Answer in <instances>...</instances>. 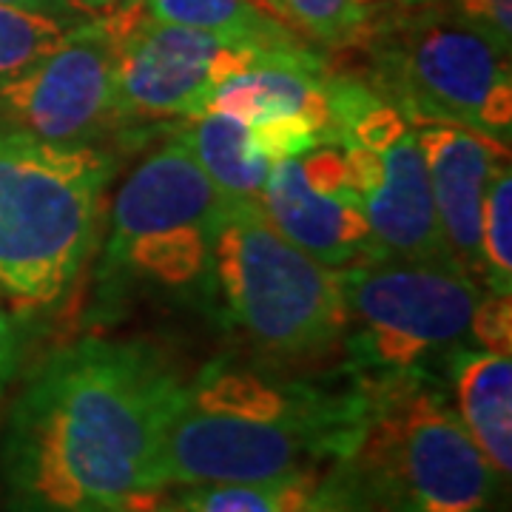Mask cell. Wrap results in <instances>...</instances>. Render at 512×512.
Instances as JSON below:
<instances>
[{
  "instance_id": "obj_13",
  "label": "cell",
  "mask_w": 512,
  "mask_h": 512,
  "mask_svg": "<svg viewBox=\"0 0 512 512\" xmlns=\"http://www.w3.org/2000/svg\"><path fill=\"white\" fill-rule=\"evenodd\" d=\"M205 111L234 117L242 126H254L279 114H302L319 128L322 143H333L328 74L322 60L305 46L285 49L254 69L225 80Z\"/></svg>"
},
{
  "instance_id": "obj_30",
  "label": "cell",
  "mask_w": 512,
  "mask_h": 512,
  "mask_svg": "<svg viewBox=\"0 0 512 512\" xmlns=\"http://www.w3.org/2000/svg\"><path fill=\"white\" fill-rule=\"evenodd\" d=\"M148 512H177V507H160V501H157V504H154Z\"/></svg>"
},
{
  "instance_id": "obj_22",
  "label": "cell",
  "mask_w": 512,
  "mask_h": 512,
  "mask_svg": "<svg viewBox=\"0 0 512 512\" xmlns=\"http://www.w3.org/2000/svg\"><path fill=\"white\" fill-rule=\"evenodd\" d=\"M470 339L481 350L512 356V296L510 293L481 291L473 316Z\"/></svg>"
},
{
  "instance_id": "obj_20",
  "label": "cell",
  "mask_w": 512,
  "mask_h": 512,
  "mask_svg": "<svg viewBox=\"0 0 512 512\" xmlns=\"http://www.w3.org/2000/svg\"><path fill=\"white\" fill-rule=\"evenodd\" d=\"M279 23L296 26L325 46L362 43L370 29V12L356 0H259Z\"/></svg>"
},
{
  "instance_id": "obj_27",
  "label": "cell",
  "mask_w": 512,
  "mask_h": 512,
  "mask_svg": "<svg viewBox=\"0 0 512 512\" xmlns=\"http://www.w3.org/2000/svg\"><path fill=\"white\" fill-rule=\"evenodd\" d=\"M92 18L106 20V23H123L143 12V0H77Z\"/></svg>"
},
{
  "instance_id": "obj_16",
  "label": "cell",
  "mask_w": 512,
  "mask_h": 512,
  "mask_svg": "<svg viewBox=\"0 0 512 512\" xmlns=\"http://www.w3.org/2000/svg\"><path fill=\"white\" fill-rule=\"evenodd\" d=\"M319 487V467H302L268 481L188 487L174 507L177 512H308Z\"/></svg>"
},
{
  "instance_id": "obj_19",
  "label": "cell",
  "mask_w": 512,
  "mask_h": 512,
  "mask_svg": "<svg viewBox=\"0 0 512 512\" xmlns=\"http://www.w3.org/2000/svg\"><path fill=\"white\" fill-rule=\"evenodd\" d=\"M481 279L487 291L512 293V174L498 163L481 211Z\"/></svg>"
},
{
  "instance_id": "obj_24",
  "label": "cell",
  "mask_w": 512,
  "mask_h": 512,
  "mask_svg": "<svg viewBox=\"0 0 512 512\" xmlns=\"http://www.w3.org/2000/svg\"><path fill=\"white\" fill-rule=\"evenodd\" d=\"M308 512H379L359 484L348 476V470L339 464V470L330 478H322V487L311 501Z\"/></svg>"
},
{
  "instance_id": "obj_8",
  "label": "cell",
  "mask_w": 512,
  "mask_h": 512,
  "mask_svg": "<svg viewBox=\"0 0 512 512\" xmlns=\"http://www.w3.org/2000/svg\"><path fill=\"white\" fill-rule=\"evenodd\" d=\"M114 37V117L117 126L174 123L208 109L225 80L254 69L268 57L302 46L299 40L265 43L165 26L143 12Z\"/></svg>"
},
{
  "instance_id": "obj_9",
  "label": "cell",
  "mask_w": 512,
  "mask_h": 512,
  "mask_svg": "<svg viewBox=\"0 0 512 512\" xmlns=\"http://www.w3.org/2000/svg\"><path fill=\"white\" fill-rule=\"evenodd\" d=\"M0 126L52 143H94L114 131V37L106 23H80L52 55L0 83Z\"/></svg>"
},
{
  "instance_id": "obj_26",
  "label": "cell",
  "mask_w": 512,
  "mask_h": 512,
  "mask_svg": "<svg viewBox=\"0 0 512 512\" xmlns=\"http://www.w3.org/2000/svg\"><path fill=\"white\" fill-rule=\"evenodd\" d=\"M20 367V336L15 319L0 302V393L12 384Z\"/></svg>"
},
{
  "instance_id": "obj_4",
  "label": "cell",
  "mask_w": 512,
  "mask_h": 512,
  "mask_svg": "<svg viewBox=\"0 0 512 512\" xmlns=\"http://www.w3.org/2000/svg\"><path fill=\"white\" fill-rule=\"evenodd\" d=\"M362 419L339 464L382 512H490L501 478L456 407L421 370L365 379Z\"/></svg>"
},
{
  "instance_id": "obj_14",
  "label": "cell",
  "mask_w": 512,
  "mask_h": 512,
  "mask_svg": "<svg viewBox=\"0 0 512 512\" xmlns=\"http://www.w3.org/2000/svg\"><path fill=\"white\" fill-rule=\"evenodd\" d=\"M447 370L456 416L498 478L512 470V359L481 348H453Z\"/></svg>"
},
{
  "instance_id": "obj_21",
  "label": "cell",
  "mask_w": 512,
  "mask_h": 512,
  "mask_svg": "<svg viewBox=\"0 0 512 512\" xmlns=\"http://www.w3.org/2000/svg\"><path fill=\"white\" fill-rule=\"evenodd\" d=\"M248 137L254 151L265 163H285V160H299L311 148L322 146V134L302 114H279L259 120L248 126Z\"/></svg>"
},
{
  "instance_id": "obj_31",
  "label": "cell",
  "mask_w": 512,
  "mask_h": 512,
  "mask_svg": "<svg viewBox=\"0 0 512 512\" xmlns=\"http://www.w3.org/2000/svg\"><path fill=\"white\" fill-rule=\"evenodd\" d=\"M407 6H424V3H439V0H404Z\"/></svg>"
},
{
  "instance_id": "obj_2",
  "label": "cell",
  "mask_w": 512,
  "mask_h": 512,
  "mask_svg": "<svg viewBox=\"0 0 512 512\" xmlns=\"http://www.w3.org/2000/svg\"><path fill=\"white\" fill-rule=\"evenodd\" d=\"M362 419V387L330 396L274 370L217 359L183 382L165 427L160 490L268 481L348 456Z\"/></svg>"
},
{
  "instance_id": "obj_11",
  "label": "cell",
  "mask_w": 512,
  "mask_h": 512,
  "mask_svg": "<svg viewBox=\"0 0 512 512\" xmlns=\"http://www.w3.org/2000/svg\"><path fill=\"white\" fill-rule=\"evenodd\" d=\"M259 205L296 248H302L328 268L342 271L379 256L365 202L353 191H313L302 180L299 160L271 165L259 194Z\"/></svg>"
},
{
  "instance_id": "obj_10",
  "label": "cell",
  "mask_w": 512,
  "mask_h": 512,
  "mask_svg": "<svg viewBox=\"0 0 512 512\" xmlns=\"http://www.w3.org/2000/svg\"><path fill=\"white\" fill-rule=\"evenodd\" d=\"M416 131L441 234L458 268L481 279V211L498 163H510V146L447 120H410Z\"/></svg>"
},
{
  "instance_id": "obj_12",
  "label": "cell",
  "mask_w": 512,
  "mask_h": 512,
  "mask_svg": "<svg viewBox=\"0 0 512 512\" xmlns=\"http://www.w3.org/2000/svg\"><path fill=\"white\" fill-rule=\"evenodd\" d=\"M362 202L379 256L458 265L441 234L413 126L384 148L382 183Z\"/></svg>"
},
{
  "instance_id": "obj_25",
  "label": "cell",
  "mask_w": 512,
  "mask_h": 512,
  "mask_svg": "<svg viewBox=\"0 0 512 512\" xmlns=\"http://www.w3.org/2000/svg\"><path fill=\"white\" fill-rule=\"evenodd\" d=\"M453 9L504 49L512 43V0H453Z\"/></svg>"
},
{
  "instance_id": "obj_3",
  "label": "cell",
  "mask_w": 512,
  "mask_h": 512,
  "mask_svg": "<svg viewBox=\"0 0 512 512\" xmlns=\"http://www.w3.org/2000/svg\"><path fill=\"white\" fill-rule=\"evenodd\" d=\"M117 160L0 126V293L52 308L92 256Z\"/></svg>"
},
{
  "instance_id": "obj_15",
  "label": "cell",
  "mask_w": 512,
  "mask_h": 512,
  "mask_svg": "<svg viewBox=\"0 0 512 512\" xmlns=\"http://www.w3.org/2000/svg\"><path fill=\"white\" fill-rule=\"evenodd\" d=\"M177 137L225 200H259L271 163L254 151L248 126L217 111H202L183 120Z\"/></svg>"
},
{
  "instance_id": "obj_7",
  "label": "cell",
  "mask_w": 512,
  "mask_h": 512,
  "mask_svg": "<svg viewBox=\"0 0 512 512\" xmlns=\"http://www.w3.org/2000/svg\"><path fill=\"white\" fill-rule=\"evenodd\" d=\"M342 291L350 365L387 379L464 345L481 285L458 265L373 256L342 268Z\"/></svg>"
},
{
  "instance_id": "obj_29",
  "label": "cell",
  "mask_w": 512,
  "mask_h": 512,
  "mask_svg": "<svg viewBox=\"0 0 512 512\" xmlns=\"http://www.w3.org/2000/svg\"><path fill=\"white\" fill-rule=\"evenodd\" d=\"M157 504V501H154ZM154 504H148V507H126V510H106V512H148Z\"/></svg>"
},
{
  "instance_id": "obj_28",
  "label": "cell",
  "mask_w": 512,
  "mask_h": 512,
  "mask_svg": "<svg viewBox=\"0 0 512 512\" xmlns=\"http://www.w3.org/2000/svg\"><path fill=\"white\" fill-rule=\"evenodd\" d=\"M0 3H12V6H23V9L46 12V15H55V18L92 20V15L77 0H0Z\"/></svg>"
},
{
  "instance_id": "obj_5",
  "label": "cell",
  "mask_w": 512,
  "mask_h": 512,
  "mask_svg": "<svg viewBox=\"0 0 512 512\" xmlns=\"http://www.w3.org/2000/svg\"><path fill=\"white\" fill-rule=\"evenodd\" d=\"M211 279L228 322L274 359L319 356L345 336L342 271L296 248L259 200H225Z\"/></svg>"
},
{
  "instance_id": "obj_6",
  "label": "cell",
  "mask_w": 512,
  "mask_h": 512,
  "mask_svg": "<svg viewBox=\"0 0 512 512\" xmlns=\"http://www.w3.org/2000/svg\"><path fill=\"white\" fill-rule=\"evenodd\" d=\"M373 72L376 92L407 120H447L510 146V49L453 6L387 20L373 37Z\"/></svg>"
},
{
  "instance_id": "obj_18",
  "label": "cell",
  "mask_w": 512,
  "mask_h": 512,
  "mask_svg": "<svg viewBox=\"0 0 512 512\" xmlns=\"http://www.w3.org/2000/svg\"><path fill=\"white\" fill-rule=\"evenodd\" d=\"M86 20H66L0 3V83L18 77L40 57L52 55Z\"/></svg>"
},
{
  "instance_id": "obj_23",
  "label": "cell",
  "mask_w": 512,
  "mask_h": 512,
  "mask_svg": "<svg viewBox=\"0 0 512 512\" xmlns=\"http://www.w3.org/2000/svg\"><path fill=\"white\" fill-rule=\"evenodd\" d=\"M302 180L319 194H339L348 191L345 183V151L339 143H322L299 157Z\"/></svg>"
},
{
  "instance_id": "obj_17",
  "label": "cell",
  "mask_w": 512,
  "mask_h": 512,
  "mask_svg": "<svg viewBox=\"0 0 512 512\" xmlns=\"http://www.w3.org/2000/svg\"><path fill=\"white\" fill-rule=\"evenodd\" d=\"M143 15L154 23L183 26L211 35L282 43L296 40L259 0H143Z\"/></svg>"
},
{
  "instance_id": "obj_1",
  "label": "cell",
  "mask_w": 512,
  "mask_h": 512,
  "mask_svg": "<svg viewBox=\"0 0 512 512\" xmlns=\"http://www.w3.org/2000/svg\"><path fill=\"white\" fill-rule=\"evenodd\" d=\"M183 382L157 350L83 339L55 353L12 413L6 467L35 512L148 507Z\"/></svg>"
}]
</instances>
